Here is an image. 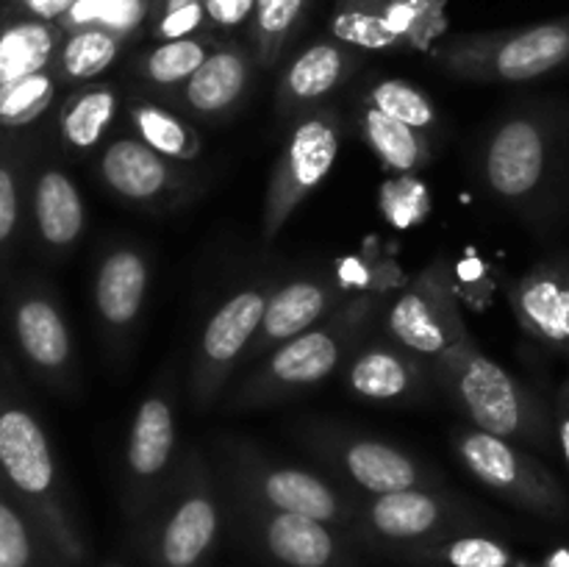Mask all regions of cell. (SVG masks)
I'll return each mask as SVG.
<instances>
[{"label": "cell", "instance_id": "5", "mask_svg": "<svg viewBox=\"0 0 569 567\" xmlns=\"http://www.w3.org/2000/svg\"><path fill=\"white\" fill-rule=\"evenodd\" d=\"M220 484L198 448L183 450L181 470L161 504L133 526V548L148 567H209L226 531Z\"/></svg>", "mask_w": 569, "mask_h": 567}, {"label": "cell", "instance_id": "2", "mask_svg": "<svg viewBox=\"0 0 569 567\" xmlns=\"http://www.w3.org/2000/svg\"><path fill=\"white\" fill-rule=\"evenodd\" d=\"M0 484L50 534L72 567L87 561L89 545L48 428L39 420L9 359L0 354Z\"/></svg>", "mask_w": 569, "mask_h": 567}, {"label": "cell", "instance_id": "44", "mask_svg": "<svg viewBox=\"0 0 569 567\" xmlns=\"http://www.w3.org/2000/svg\"><path fill=\"white\" fill-rule=\"evenodd\" d=\"M103 567H114V565H111V561H109V565H103Z\"/></svg>", "mask_w": 569, "mask_h": 567}, {"label": "cell", "instance_id": "35", "mask_svg": "<svg viewBox=\"0 0 569 567\" xmlns=\"http://www.w3.org/2000/svg\"><path fill=\"white\" fill-rule=\"evenodd\" d=\"M311 0H256L250 17V50L256 64L270 70L281 61L283 50L300 31Z\"/></svg>", "mask_w": 569, "mask_h": 567}, {"label": "cell", "instance_id": "24", "mask_svg": "<svg viewBox=\"0 0 569 567\" xmlns=\"http://www.w3.org/2000/svg\"><path fill=\"white\" fill-rule=\"evenodd\" d=\"M256 67L259 64L253 59V50L226 39L203 61V67L183 83L181 92L176 94V103L198 120H226L248 94Z\"/></svg>", "mask_w": 569, "mask_h": 567}, {"label": "cell", "instance_id": "25", "mask_svg": "<svg viewBox=\"0 0 569 567\" xmlns=\"http://www.w3.org/2000/svg\"><path fill=\"white\" fill-rule=\"evenodd\" d=\"M120 89L114 81H92L72 87V92L56 109V137L67 159L83 161L98 156L109 142L111 126L120 111Z\"/></svg>", "mask_w": 569, "mask_h": 567}, {"label": "cell", "instance_id": "19", "mask_svg": "<svg viewBox=\"0 0 569 567\" xmlns=\"http://www.w3.org/2000/svg\"><path fill=\"white\" fill-rule=\"evenodd\" d=\"M87 231V203L70 172L33 148L28 167V239L48 261H61Z\"/></svg>", "mask_w": 569, "mask_h": 567}, {"label": "cell", "instance_id": "8", "mask_svg": "<svg viewBox=\"0 0 569 567\" xmlns=\"http://www.w3.org/2000/svg\"><path fill=\"white\" fill-rule=\"evenodd\" d=\"M437 61L461 81H537L569 64V14L509 31L459 33L442 42Z\"/></svg>", "mask_w": 569, "mask_h": 567}, {"label": "cell", "instance_id": "22", "mask_svg": "<svg viewBox=\"0 0 569 567\" xmlns=\"http://www.w3.org/2000/svg\"><path fill=\"white\" fill-rule=\"evenodd\" d=\"M509 304L533 342L569 359V250L537 261L515 278Z\"/></svg>", "mask_w": 569, "mask_h": 567}, {"label": "cell", "instance_id": "12", "mask_svg": "<svg viewBox=\"0 0 569 567\" xmlns=\"http://www.w3.org/2000/svg\"><path fill=\"white\" fill-rule=\"evenodd\" d=\"M6 326L26 370L59 395L78 389V354L59 295L44 278H11L6 289Z\"/></svg>", "mask_w": 569, "mask_h": 567}, {"label": "cell", "instance_id": "40", "mask_svg": "<svg viewBox=\"0 0 569 567\" xmlns=\"http://www.w3.org/2000/svg\"><path fill=\"white\" fill-rule=\"evenodd\" d=\"M76 0H0V20L59 22Z\"/></svg>", "mask_w": 569, "mask_h": 567}, {"label": "cell", "instance_id": "29", "mask_svg": "<svg viewBox=\"0 0 569 567\" xmlns=\"http://www.w3.org/2000/svg\"><path fill=\"white\" fill-rule=\"evenodd\" d=\"M0 567H72L50 534L3 484H0Z\"/></svg>", "mask_w": 569, "mask_h": 567}, {"label": "cell", "instance_id": "18", "mask_svg": "<svg viewBox=\"0 0 569 567\" xmlns=\"http://www.w3.org/2000/svg\"><path fill=\"white\" fill-rule=\"evenodd\" d=\"M98 181L117 200L137 209L161 211L176 209L192 198L198 176L183 161H172L156 153L131 133H117L98 153Z\"/></svg>", "mask_w": 569, "mask_h": 567}, {"label": "cell", "instance_id": "10", "mask_svg": "<svg viewBox=\"0 0 569 567\" xmlns=\"http://www.w3.org/2000/svg\"><path fill=\"white\" fill-rule=\"evenodd\" d=\"M300 442L317 456L339 487L356 498L403 493V489L442 487L439 472L400 445L331 422H311Z\"/></svg>", "mask_w": 569, "mask_h": 567}, {"label": "cell", "instance_id": "38", "mask_svg": "<svg viewBox=\"0 0 569 567\" xmlns=\"http://www.w3.org/2000/svg\"><path fill=\"white\" fill-rule=\"evenodd\" d=\"M361 103L372 106V109L383 111V115L395 117V120L406 122V126L417 128L428 137H433L439 131V122H442L433 100L420 87L403 81V78H381V81H376L365 92Z\"/></svg>", "mask_w": 569, "mask_h": 567}, {"label": "cell", "instance_id": "13", "mask_svg": "<svg viewBox=\"0 0 569 567\" xmlns=\"http://www.w3.org/2000/svg\"><path fill=\"white\" fill-rule=\"evenodd\" d=\"M450 445L465 470L498 498L545 520L569 517L567 489L548 470V465L528 454L522 445L481 431L470 422L453 428Z\"/></svg>", "mask_w": 569, "mask_h": 567}, {"label": "cell", "instance_id": "33", "mask_svg": "<svg viewBox=\"0 0 569 567\" xmlns=\"http://www.w3.org/2000/svg\"><path fill=\"white\" fill-rule=\"evenodd\" d=\"M400 561L415 567H528L509 543L489 531H467L406 550Z\"/></svg>", "mask_w": 569, "mask_h": 567}, {"label": "cell", "instance_id": "26", "mask_svg": "<svg viewBox=\"0 0 569 567\" xmlns=\"http://www.w3.org/2000/svg\"><path fill=\"white\" fill-rule=\"evenodd\" d=\"M28 133L0 131V284L11 281L22 239H28Z\"/></svg>", "mask_w": 569, "mask_h": 567}, {"label": "cell", "instance_id": "11", "mask_svg": "<svg viewBox=\"0 0 569 567\" xmlns=\"http://www.w3.org/2000/svg\"><path fill=\"white\" fill-rule=\"evenodd\" d=\"M276 287L272 276L256 278L226 295L206 317L194 339L187 376V395L194 411H209L244 365Z\"/></svg>", "mask_w": 569, "mask_h": 567}, {"label": "cell", "instance_id": "21", "mask_svg": "<svg viewBox=\"0 0 569 567\" xmlns=\"http://www.w3.org/2000/svg\"><path fill=\"white\" fill-rule=\"evenodd\" d=\"M365 53L333 37L315 39L289 59L276 83V115L292 126L298 117L322 109L333 92L359 72Z\"/></svg>", "mask_w": 569, "mask_h": 567}, {"label": "cell", "instance_id": "36", "mask_svg": "<svg viewBox=\"0 0 569 567\" xmlns=\"http://www.w3.org/2000/svg\"><path fill=\"white\" fill-rule=\"evenodd\" d=\"M61 81L53 67L31 72L0 89V131L28 133L44 115H50L59 100Z\"/></svg>", "mask_w": 569, "mask_h": 567}, {"label": "cell", "instance_id": "27", "mask_svg": "<svg viewBox=\"0 0 569 567\" xmlns=\"http://www.w3.org/2000/svg\"><path fill=\"white\" fill-rule=\"evenodd\" d=\"M128 133L172 161L192 165L203 153V137L178 109L161 100L133 94L126 103Z\"/></svg>", "mask_w": 569, "mask_h": 567}, {"label": "cell", "instance_id": "9", "mask_svg": "<svg viewBox=\"0 0 569 567\" xmlns=\"http://www.w3.org/2000/svg\"><path fill=\"white\" fill-rule=\"evenodd\" d=\"M181 437H178V395L170 372L159 378L139 400L126 434L120 472L122 515L139 526L176 481L181 470Z\"/></svg>", "mask_w": 569, "mask_h": 567}, {"label": "cell", "instance_id": "41", "mask_svg": "<svg viewBox=\"0 0 569 567\" xmlns=\"http://www.w3.org/2000/svg\"><path fill=\"white\" fill-rule=\"evenodd\" d=\"M203 6L209 17V31H233L239 26H248L256 0H203Z\"/></svg>", "mask_w": 569, "mask_h": 567}, {"label": "cell", "instance_id": "28", "mask_svg": "<svg viewBox=\"0 0 569 567\" xmlns=\"http://www.w3.org/2000/svg\"><path fill=\"white\" fill-rule=\"evenodd\" d=\"M226 39L217 33H194V37L172 39V42H159L150 50H144L137 61V76L144 83V89L159 92L164 98L176 100L183 83L203 67V61L214 53Z\"/></svg>", "mask_w": 569, "mask_h": 567}, {"label": "cell", "instance_id": "14", "mask_svg": "<svg viewBox=\"0 0 569 567\" xmlns=\"http://www.w3.org/2000/svg\"><path fill=\"white\" fill-rule=\"evenodd\" d=\"M228 526L248 548L278 567H359L356 539L345 528L295 511L270 509L226 493Z\"/></svg>", "mask_w": 569, "mask_h": 567}, {"label": "cell", "instance_id": "42", "mask_svg": "<svg viewBox=\"0 0 569 567\" xmlns=\"http://www.w3.org/2000/svg\"><path fill=\"white\" fill-rule=\"evenodd\" d=\"M553 431H556V445H559L561 450V459H565L569 470V376L561 381V387L556 389Z\"/></svg>", "mask_w": 569, "mask_h": 567}, {"label": "cell", "instance_id": "23", "mask_svg": "<svg viewBox=\"0 0 569 567\" xmlns=\"http://www.w3.org/2000/svg\"><path fill=\"white\" fill-rule=\"evenodd\" d=\"M342 284H337L328 276H320V272H306V276L278 284L270 304H267L264 317H261V326L256 331L244 365L253 367L256 361L272 354L278 345L309 331L322 317L331 315L342 304Z\"/></svg>", "mask_w": 569, "mask_h": 567}, {"label": "cell", "instance_id": "6", "mask_svg": "<svg viewBox=\"0 0 569 567\" xmlns=\"http://www.w3.org/2000/svg\"><path fill=\"white\" fill-rule=\"evenodd\" d=\"M489 520L459 495L445 487L403 489V493L359 498L350 537L361 548L398 559L406 550L467 531H487Z\"/></svg>", "mask_w": 569, "mask_h": 567}, {"label": "cell", "instance_id": "43", "mask_svg": "<svg viewBox=\"0 0 569 567\" xmlns=\"http://www.w3.org/2000/svg\"><path fill=\"white\" fill-rule=\"evenodd\" d=\"M111 565H114V567H122V565H117V561H111Z\"/></svg>", "mask_w": 569, "mask_h": 567}, {"label": "cell", "instance_id": "32", "mask_svg": "<svg viewBox=\"0 0 569 567\" xmlns=\"http://www.w3.org/2000/svg\"><path fill=\"white\" fill-rule=\"evenodd\" d=\"M61 37L59 22L0 20V89L53 64Z\"/></svg>", "mask_w": 569, "mask_h": 567}, {"label": "cell", "instance_id": "15", "mask_svg": "<svg viewBox=\"0 0 569 567\" xmlns=\"http://www.w3.org/2000/svg\"><path fill=\"white\" fill-rule=\"evenodd\" d=\"M339 145L342 117L331 106L309 111L289 126L261 203V237L267 242L278 239L300 203L326 181L337 165Z\"/></svg>", "mask_w": 569, "mask_h": 567}, {"label": "cell", "instance_id": "7", "mask_svg": "<svg viewBox=\"0 0 569 567\" xmlns=\"http://www.w3.org/2000/svg\"><path fill=\"white\" fill-rule=\"evenodd\" d=\"M217 448H220L226 493L242 495L270 509L315 517L350 534L359 515V498L339 487L333 478L303 467L278 465L253 445L239 439H222Z\"/></svg>", "mask_w": 569, "mask_h": 567}, {"label": "cell", "instance_id": "4", "mask_svg": "<svg viewBox=\"0 0 569 567\" xmlns=\"http://www.w3.org/2000/svg\"><path fill=\"white\" fill-rule=\"evenodd\" d=\"M433 378L470 426L531 448H550V439H556L553 411L545 400L476 342L439 361Z\"/></svg>", "mask_w": 569, "mask_h": 567}, {"label": "cell", "instance_id": "39", "mask_svg": "<svg viewBox=\"0 0 569 567\" xmlns=\"http://www.w3.org/2000/svg\"><path fill=\"white\" fill-rule=\"evenodd\" d=\"M148 31L159 42L206 33L209 31V17H206L203 0H156Z\"/></svg>", "mask_w": 569, "mask_h": 567}, {"label": "cell", "instance_id": "1", "mask_svg": "<svg viewBox=\"0 0 569 567\" xmlns=\"http://www.w3.org/2000/svg\"><path fill=\"white\" fill-rule=\"evenodd\" d=\"M478 172L495 200L533 226L569 209V106L520 103L498 117L478 150Z\"/></svg>", "mask_w": 569, "mask_h": 567}, {"label": "cell", "instance_id": "30", "mask_svg": "<svg viewBox=\"0 0 569 567\" xmlns=\"http://www.w3.org/2000/svg\"><path fill=\"white\" fill-rule=\"evenodd\" d=\"M328 33L361 53L406 48L395 26V0H333Z\"/></svg>", "mask_w": 569, "mask_h": 567}, {"label": "cell", "instance_id": "31", "mask_svg": "<svg viewBox=\"0 0 569 567\" xmlns=\"http://www.w3.org/2000/svg\"><path fill=\"white\" fill-rule=\"evenodd\" d=\"M356 122H359L361 137L370 145L372 153L392 172H417L433 159L428 133L417 131V128L406 126V122L395 120V117L383 115L372 106L361 103Z\"/></svg>", "mask_w": 569, "mask_h": 567}, {"label": "cell", "instance_id": "16", "mask_svg": "<svg viewBox=\"0 0 569 567\" xmlns=\"http://www.w3.org/2000/svg\"><path fill=\"white\" fill-rule=\"evenodd\" d=\"M383 334L437 367L450 354L476 342L459 311L445 259H433L383 311Z\"/></svg>", "mask_w": 569, "mask_h": 567}, {"label": "cell", "instance_id": "17", "mask_svg": "<svg viewBox=\"0 0 569 567\" xmlns=\"http://www.w3.org/2000/svg\"><path fill=\"white\" fill-rule=\"evenodd\" d=\"M153 261L137 242H111L100 250L92 276V309L106 356L128 354L148 311Z\"/></svg>", "mask_w": 569, "mask_h": 567}, {"label": "cell", "instance_id": "20", "mask_svg": "<svg viewBox=\"0 0 569 567\" xmlns=\"http://www.w3.org/2000/svg\"><path fill=\"white\" fill-rule=\"evenodd\" d=\"M342 381L353 398L383 406H415L433 395V370L395 342L389 334L372 331L342 367Z\"/></svg>", "mask_w": 569, "mask_h": 567}, {"label": "cell", "instance_id": "34", "mask_svg": "<svg viewBox=\"0 0 569 567\" xmlns=\"http://www.w3.org/2000/svg\"><path fill=\"white\" fill-rule=\"evenodd\" d=\"M122 48H126V39L98 31V28L64 31L50 67L61 87H83V83L100 81V76L120 59Z\"/></svg>", "mask_w": 569, "mask_h": 567}, {"label": "cell", "instance_id": "37", "mask_svg": "<svg viewBox=\"0 0 569 567\" xmlns=\"http://www.w3.org/2000/svg\"><path fill=\"white\" fill-rule=\"evenodd\" d=\"M156 0H76L59 20L61 31L98 28L120 39H131L150 22Z\"/></svg>", "mask_w": 569, "mask_h": 567}, {"label": "cell", "instance_id": "3", "mask_svg": "<svg viewBox=\"0 0 569 567\" xmlns=\"http://www.w3.org/2000/svg\"><path fill=\"white\" fill-rule=\"evenodd\" d=\"M383 311V298L376 292L342 300L328 317L309 331L278 345L272 354L248 367L244 378L228 392V409H264L300 398L311 387L342 372L350 356L372 334Z\"/></svg>", "mask_w": 569, "mask_h": 567}]
</instances>
